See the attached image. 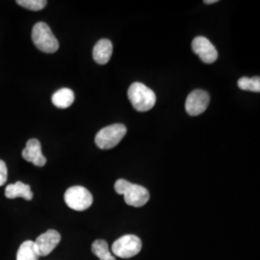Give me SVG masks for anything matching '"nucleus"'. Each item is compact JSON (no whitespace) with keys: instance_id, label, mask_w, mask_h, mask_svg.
Returning <instances> with one entry per match:
<instances>
[{"instance_id":"f257e3e1","label":"nucleus","mask_w":260,"mask_h":260,"mask_svg":"<svg viewBox=\"0 0 260 260\" xmlns=\"http://www.w3.org/2000/svg\"><path fill=\"white\" fill-rule=\"evenodd\" d=\"M115 191L119 195H123L125 204L130 206L142 207L149 201V191L145 187L131 183L125 179L116 181Z\"/></svg>"},{"instance_id":"f03ea898","label":"nucleus","mask_w":260,"mask_h":260,"mask_svg":"<svg viewBox=\"0 0 260 260\" xmlns=\"http://www.w3.org/2000/svg\"><path fill=\"white\" fill-rule=\"evenodd\" d=\"M127 95L133 108L138 112L149 111L156 103L155 93L140 82L130 85Z\"/></svg>"},{"instance_id":"7ed1b4c3","label":"nucleus","mask_w":260,"mask_h":260,"mask_svg":"<svg viewBox=\"0 0 260 260\" xmlns=\"http://www.w3.org/2000/svg\"><path fill=\"white\" fill-rule=\"evenodd\" d=\"M32 40L38 49L46 53H54L59 48L57 39L46 22H38L34 25Z\"/></svg>"},{"instance_id":"20e7f679","label":"nucleus","mask_w":260,"mask_h":260,"mask_svg":"<svg viewBox=\"0 0 260 260\" xmlns=\"http://www.w3.org/2000/svg\"><path fill=\"white\" fill-rule=\"evenodd\" d=\"M126 127L121 123L112 124L100 130L94 138L95 145L101 149L115 148L126 134Z\"/></svg>"},{"instance_id":"39448f33","label":"nucleus","mask_w":260,"mask_h":260,"mask_svg":"<svg viewBox=\"0 0 260 260\" xmlns=\"http://www.w3.org/2000/svg\"><path fill=\"white\" fill-rule=\"evenodd\" d=\"M142 250V241L133 234L123 235L112 245V252L120 258H131L137 255Z\"/></svg>"},{"instance_id":"423d86ee","label":"nucleus","mask_w":260,"mask_h":260,"mask_svg":"<svg viewBox=\"0 0 260 260\" xmlns=\"http://www.w3.org/2000/svg\"><path fill=\"white\" fill-rule=\"evenodd\" d=\"M66 204L75 211H84L93 205V196L82 186H73L66 191Z\"/></svg>"},{"instance_id":"0eeeda50","label":"nucleus","mask_w":260,"mask_h":260,"mask_svg":"<svg viewBox=\"0 0 260 260\" xmlns=\"http://www.w3.org/2000/svg\"><path fill=\"white\" fill-rule=\"evenodd\" d=\"M210 103V95L204 90H195L186 99V112L190 116H199L207 109Z\"/></svg>"},{"instance_id":"6e6552de","label":"nucleus","mask_w":260,"mask_h":260,"mask_svg":"<svg viewBox=\"0 0 260 260\" xmlns=\"http://www.w3.org/2000/svg\"><path fill=\"white\" fill-rule=\"evenodd\" d=\"M192 49L205 64H212L218 59V51L207 38L196 37L192 42Z\"/></svg>"},{"instance_id":"1a4fd4ad","label":"nucleus","mask_w":260,"mask_h":260,"mask_svg":"<svg viewBox=\"0 0 260 260\" xmlns=\"http://www.w3.org/2000/svg\"><path fill=\"white\" fill-rule=\"evenodd\" d=\"M61 241V235L55 230H48L41 234L35 243L40 256H47L55 249Z\"/></svg>"},{"instance_id":"9d476101","label":"nucleus","mask_w":260,"mask_h":260,"mask_svg":"<svg viewBox=\"0 0 260 260\" xmlns=\"http://www.w3.org/2000/svg\"><path fill=\"white\" fill-rule=\"evenodd\" d=\"M22 157L37 167H44L47 164V158L42 152L41 143L37 139L28 140L25 149L22 150Z\"/></svg>"},{"instance_id":"9b49d317","label":"nucleus","mask_w":260,"mask_h":260,"mask_svg":"<svg viewBox=\"0 0 260 260\" xmlns=\"http://www.w3.org/2000/svg\"><path fill=\"white\" fill-rule=\"evenodd\" d=\"M113 52L112 43L107 39L100 40L93 47V60L99 65H105L109 62Z\"/></svg>"},{"instance_id":"f8f14e48","label":"nucleus","mask_w":260,"mask_h":260,"mask_svg":"<svg viewBox=\"0 0 260 260\" xmlns=\"http://www.w3.org/2000/svg\"><path fill=\"white\" fill-rule=\"evenodd\" d=\"M5 196L8 199L22 198L26 201H31L33 199V193L31 187L28 184H24L21 181H18L14 184H9L5 189Z\"/></svg>"},{"instance_id":"ddd939ff","label":"nucleus","mask_w":260,"mask_h":260,"mask_svg":"<svg viewBox=\"0 0 260 260\" xmlns=\"http://www.w3.org/2000/svg\"><path fill=\"white\" fill-rule=\"evenodd\" d=\"M51 101L56 107L65 109L70 107L75 102V93L71 89L63 88L53 93Z\"/></svg>"},{"instance_id":"4468645a","label":"nucleus","mask_w":260,"mask_h":260,"mask_svg":"<svg viewBox=\"0 0 260 260\" xmlns=\"http://www.w3.org/2000/svg\"><path fill=\"white\" fill-rule=\"evenodd\" d=\"M39 253L35 243L33 241L23 242L17 253V260H39Z\"/></svg>"},{"instance_id":"2eb2a0df","label":"nucleus","mask_w":260,"mask_h":260,"mask_svg":"<svg viewBox=\"0 0 260 260\" xmlns=\"http://www.w3.org/2000/svg\"><path fill=\"white\" fill-rule=\"evenodd\" d=\"M92 251L100 260H116L109 251L108 244L105 240L98 239L92 244Z\"/></svg>"},{"instance_id":"dca6fc26","label":"nucleus","mask_w":260,"mask_h":260,"mask_svg":"<svg viewBox=\"0 0 260 260\" xmlns=\"http://www.w3.org/2000/svg\"><path fill=\"white\" fill-rule=\"evenodd\" d=\"M238 87L243 91H250L254 93L260 92L259 76L254 77H242L238 80Z\"/></svg>"},{"instance_id":"f3484780","label":"nucleus","mask_w":260,"mask_h":260,"mask_svg":"<svg viewBox=\"0 0 260 260\" xmlns=\"http://www.w3.org/2000/svg\"><path fill=\"white\" fill-rule=\"evenodd\" d=\"M19 6L31 11H41L47 6L46 0H18Z\"/></svg>"},{"instance_id":"a211bd4d","label":"nucleus","mask_w":260,"mask_h":260,"mask_svg":"<svg viewBox=\"0 0 260 260\" xmlns=\"http://www.w3.org/2000/svg\"><path fill=\"white\" fill-rule=\"evenodd\" d=\"M8 170L4 161L0 160V186L4 185L7 181Z\"/></svg>"},{"instance_id":"6ab92c4d","label":"nucleus","mask_w":260,"mask_h":260,"mask_svg":"<svg viewBox=\"0 0 260 260\" xmlns=\"http://www.w3.org/2000/svg\"><path fill=\"white\" fill-rule=\"evenodd\" d=\"M218 2V0H205V4H212V3H216Z\"/></svg>"}]
</instances>
